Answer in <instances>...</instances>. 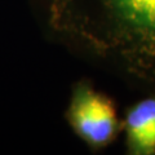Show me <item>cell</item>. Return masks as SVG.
<instances>
[{"instance_id":"6da1fadb","label":"cell","mask_w":155,"mask_h":155,"mask_svg":"<svg viewBox=\"0 0 155 155\" xmlns=\"http://www.w3.org/2000/svg\"><path fill=\"white\" fill-rule=\"evenodd\" d=\"M45 35L143 94L155 93V0H34Z\"/></svg>"},{"instance_id":"7a4b0ae2","label":"cell","mask_w":155,"mask_h":155,"mask_svg":"<svg viewBox=\"0 0 155 155\" xmlns=\"http://www.w3.org/2000/svg\"><path fill=\"white\" fill-rule=\"evenodd\" d=\"M65 116L72 132L93 151L110 146L123 130L114 100L87 80L72 85Z\"/></svg>"},{"instance_id":"3957f363","label":"cell","mask_w":155,"mask_h":155,"mask_svg":"<svg viewBox=\"0 0 155 155\" xmlns=\"http://www.w3.org/2000/svg\"><path fill=\"white\" fill-rule=\"evenodd\" d=\"M128 155H155V93H147L125 111L122 120Z\"/></svg>"}]
</instances>
